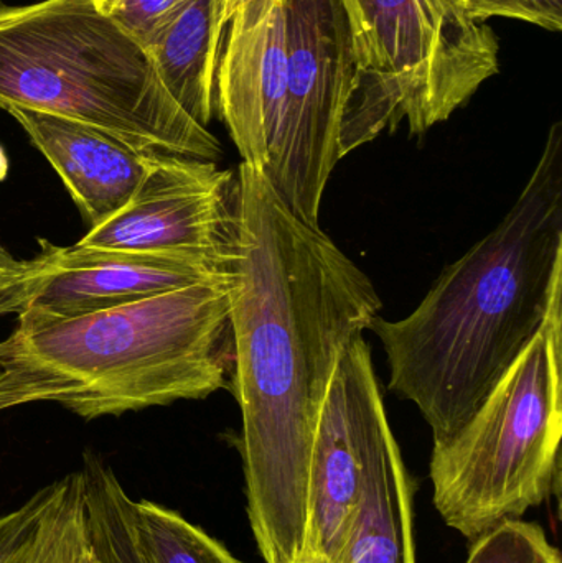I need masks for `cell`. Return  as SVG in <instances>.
Segmentation results:
<instances>
[{
  "mask_svg": "<svg viewBox=\"0 0 562 563\" xmlns=\"http://www.w3.org/2000/svg\"><path fill=\"white\" fill-rule=\"evenodd\" d=\"M465 563H562L560 551L537 522H504L472 542Z\"/></svg>",
  "mask_w": 562,
  "mask_h": 563,
  "instance_id": "17",
  "label": "cell"
},
{
  "mask_svg": "<svg viewBox=\"0 0 562 563\" xmlns=\"http://www.w3.org/2000/svg\"><path fill=\"white\" fill-rule=\"evenodd\" d=\"M448 22L465 38L487 48L500 49L497 35L487 22H475L465 12L464 0H432Z\"/></svg>",
  "mask_w": 562,
  "mask_h": 563,
  "instance_id": "21",
  "label": "cell"
},
{
  "mask_svg": "<svg viewBox=\"0 0 562 563\" xmlns=\"http://www.w3.org/2000/svg\"><path fill=\"white\" fill-rule=\"evenodd\" d=\"M214 106L243 164L269 167L286 109V26L280 0H247L228 22Z\"/></svg>",
  "mask_w": 562,
  "mask_h": 563,
  "instance_id": "11",
  "label": "cell"
},
{
  "mask_svg": "<svg viewBox=\"0 0 562 563\" xmlns=\"http://www.w3.org/2000/svg\"><path fill=\"white\" fill-rule=\"evenodd\" d=\"M7 174H9V158H7L5 151L0 145V181L5 180Z\"/></svg>",
  "mask_w": 562,
  "mask_h": 563,
  "instance_id": "25",
  "label": "cell"
},
{
  "mask_svg": "<svg viewBox=\"0 0 562 563\" xmlns=\"http://www.w3.org/2000/svg\"><path fill=\"white\" fill-rule=\"evenodd\" d=\"M79 472L85 482L89 541L111 563H142L129 521L131 496L111 466L88 453Z\"/></svg>",
  "mask_w": 562,
  "mask_h": 563,
  "instance_id": "16",
  "label": "cell"
},
{
  "mask_svg": "<svg viewBox=\"0 0 562 563\" xmlns=\"http://www.w3.org/2000/svg\"><path fill=\"white\" fill-rule=\"evenodd\" d=\"M238 184L231 374L247 518L264 563H300L320 409L343 353L383 303L368 276L260 170L241 164Z\"/></svg>",
  "mask_w": 562,
  "mask_h": 563,
  "instance_id": "1",
  "label": "cell"
},
{
  "mask_svg": "<svg viewBox=\"0 0 562 563\" xmlns=\"http://www.w3.org/2000/svg\"><path fill=\"white\" fill-rule=\"evenodd\" d=\"M240 228L238 174L217 162L157 155L129 203L78 244L181 253L233 267Z\"/></svg>",
  "mask_w": 562,
  "mask_h": 563,
  "instance_id": "9",
  "label": "cell"
},
{
  "mask_svg": "<svg viewBox=\"0 0 562 563\" xmlns=\"http://www.w3.org/2000/svg\"><path fill=\"white\" fill-rule=\"evenodd\" d=\"M7 112L62 178L91 228L104 223L129 203L161 155L135 151L99 129L58 115L26 109Z\"/></svg>",
  "mask_w": 562,
  "mask_h": 563,
  "instance_id": "12",
  "label": "cell"
},
{
  "mask_svg": "<svg viewBox=\"0 0 562 563\" xmlns=\"http://www.w3.org/2000/svg\"><path fill=\"white\" fill-rule=\"evenodd\" d=\"M562 294V124L502 223L445 267L412 313L376 317L389 389L434 445L455 435L541 330Z\"/></svg>",
  "mask_w": 562,
  "mask_h": 563,
  "instance_id": "2",
  "label": "cell"
},
{
  "mask_svg": "<svg viewBox=\"0 0 562 563\" xmlns=\"http://www.w3.org/2000/svg\"><path fill=\"white\" fill-rule=\"evenodd\" d=\"M233 276L79 314L23 313L0 340V413L52 402L85 420L207 399L233 373Z\"/></svg>",
  "mask_w": 562,
  "mask_h": 563,
  "instance_id": "3",
  "label": "cell"
},
{
  "mask_svg": "<svg viewBox=\"0 0 562 563\" xmlns=\"http://www.w3.org/2000/svg\"><path fill=\"white\" fill-rule=\"evenodd\" d=\"M89 538V534H88ZM81 563H111L109 559L99 551L98 548L92 545V542L88 539V545H86L85 554H82Z\"/></svg>",
  "mask_w": 562,
  "mask_h": 563,
  "instance_id": "23",
  "label": "cell"
},
{
  "mask_svg": "<svg viewBox=\"0 0 562 563\" xmlns=\"http://www.w3.org/2000/svg\"><path fill=\"white\" fill-rule=\"evenodd\" d=\"M91 2L95 3L101 12L108 13L109 15L112 7H114V3L118 2V0H91Z\"/></svg>",
  "mask_w": 562,
  "mask_h": 563,
  "instance_id": "26",
  "label": "cell"
},
{
  "mask_svg": "<svg viewBox=\"0 0 562 563\" xmlns=\"http://www.w3.org/2000/svg\"><path fill=\"white\" fill-rule=\"evenodd\" d=\"M234 269L181 253L101 250L40 240V253L0 288L2 314L79 317L135 303L201 282L227 279Z\"/></svg>",
  "mask_w": 562,
  "mask_h": 563,
  "instance_id": "10",
  "label": "cell"
},
{
  "mask_svg": "<svg viewBox=\"0 0 562 563\" xmlns=\"http://www.w3.org/2000/svg\"><path fill=\"white\" fill-rule=\"evenodd\" d=\"M388 420L372 351L359 334L333 373L320 409L307 482L300 563H345L365 493L370 453Z\"/></svg>",
  "mask_w": 562,
  "mask_h": 563,
  "instance_id": "8",
  "label": "cell"
},
{
  "mask_svg": "<svg viewBox=\"0 0 562 563\" xmlns=\"http://www.w3.org/2000/svg\"><path fill=\"white\" fill-rule=\"evenodd\" d=\"M129 521L142 563H243L174 509L129 499Z\"/></svg>",
  "mask_w": 562,
  "mask_h": 563,
  "instance_id": "15",
  "label": "cell"
},
{
  "mask_svg": "<svg viewBox=\"0 0 562 563\" xmlns=\"http://www.w3.org/2000/svg\"><path fill=\"white\" fill-rule=\"evenodd\" d=\"M185 0H118L109 15L139 45H151L161 26Z\"/></svg>",
  "mask_w": 562,
  "mask_h": 563,
  "instance_id": "19",
  "label": "cell"
},
{
  "mask_svg": "<svg viewBox=\"0 0 562 563\" xmlns=\"http://www.w3.org/2000/svg\"><path fill=\"white\" fill-rule=\"evenodd\" d=\"M561 439L562 294L474 416L432 449L429 475L442 521L474 542L524 519L560 489Z\"/></svg>",
  "mask_w": 562,
  "mask_h": 563,
  "instance_id": "5",
  "label": "cell"
},
{
  "mask_svg": "<svg viewBox=\"0 0 562 563\" xmlns=\"http://www.w3.org/2000/svg\"><path fill=\"white\" fill-rule=\"evenodd\" d=\"M286 26V109L276 154L261 172L279 200L319 228L337 164L375 141L360 98L355 32L345 0H280Z\"/></svg>",
  "mask_w": 562,
  "mask_h": 563,
  "instance_id": "6",
  "label": "cell"
},
{
  "mask_svg": "<svg viewBox=\"0 0 562 563\" xmlns=\"http://www.w3.org/2000/svg\"><path fill=\"white\" fill-rule=\"evenodd\" d=\"M85 551H86V549H85ZM81 561H82V559H81ZM79 563H81V562H79Z\"/></svg>",
  "mask_w": 562,
  "mask_h": 563,
  "instance_id": "27",
  "label": "cell"
},
{
  "mask_svg": "<svg viewBox=\"0 0 562 563\" xmlns=\"http://www.w3.org/2000/svg\"><path fill=\"white\" fill-rule=\"evenodd\" d=\"M363 112L376 137L448 121L500 71V49L462 36L432 0H345Z\"/></svg>",
  "mask_w": 562,
  "mask_h": 563,
  "instance_id": "7",
  "label": "cell"
},
{
  "mask_svg": "<svg viewBox=\"0 0 562 563\" xmlns=\"http://www.w3.org/2000/svg\"><path fill=\"white\" fill-rule=\"evenodd\" d=\"M243 2H247V0H221V23H223V26L228 25L234 9Z\"/></svg>",
  "mask_w": 562,
  "mask_h": 563,
  "instance_id": "24",
  "label": "cell"
},
{
  "mask_svg": "<svg viewBox=\"0 0 562 563\" xmlns=\"http://www.w3.org/2000/svg\"><path fill=\"white\" fill-rule=\"evenodd\" d=\"M464 5L475 22L502 16L531 23L548 32L562 30V0H464Z\"/></svg>",
  "mask_w": 562,
  "mask_h": 563,
  "instance_id": "18",
  "label": "cell"
},
{
  "mask_svg": "<svg viewBox=\"0 0 562 563\" xmlns=\"http://www.w3.org/2000/svg\"><path fill=\"white\" fill-rule=\"evenodd\" d=\"M412 496L415 485L386 420L370 453L365 493L345 563H416Z\"/></svg>",
  "mask_w": 562,
  "mask_h": 563,
  "instance_id": "13",
  "label": "cell"
},
{
  "mask_svg": "<svg viewBox=\"0 0 562 563\" xmlns=\"http://www.w3.org/2000/svg\"><path fill=\"white\" fill-rule=\"evenodd\" d=\"M20 267H22V261L13 260L3 247H0V288L20 273Z\"/></svg>",
  "mask_w": 562,
  "mask_h": 563,
  "instance_id": "22",
  "label": "cell"
},
{
  "mask_svg": "<svg viewBox=\"0 0 562 563\" xmlns=\"http://www.w3.org/2000/svg\"><path fill=\"white\" fill-rule=\"evenodd\" d=\"M223 29L221 0H185L147 46L165 88L205 128L213 118Z\"/></svg>",
  "mask_w": 562,
  "mask_h": 563,
  "instance_id": "14",
  "label": "cell"
},
{
  "mask_svg": "<svg viewBox=\"0 0 562 563\" xmlns=\"http://www.w3.org/2000/svg\"><path fill=\"white\" fill-rule=\"evenodd\" d=\"M0 108L81 122L145 154H223L165 88L147 49L91 0L0 3Z\"/></svg>",
  "mask_w": 562,
  "mask_h": 563,
  "instance_id": "4",
  "label": "cell"
},
{
  "mask_svg": "<svg viewBox=\"0 0 562 563\" xmlns=\"http://www.w3.org/2000/svg\"><path fill=\"white\" fill-rule=\"evenodd\" d=\"M55 483L36 492L15 511L0 516V563H10L29 542L40 518L52 501Z\"/></svg>",
  "mask_w": 562,
  "mask_h": 563,
  "instance_id": "20",
  "label": "cell"
}]
</instances>
